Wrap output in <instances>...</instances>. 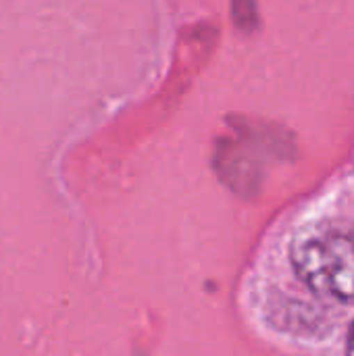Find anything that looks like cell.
Here are the masks:
<instances>
[{
    "label": "cell",
    "instance_id": "obj_1",
    "mask_svg": "<svg viewBox=\"0 0 354 356\" xmlns=\"http://www.w3.org/2000/svg\"><path fill=\"white\" fill-rule=\"evenodd\" d=\"M292 263L313 292L340 302L354 300V232L303 236L292 248Z\"/></svg>",
    "mask_w": 354,
    "mask_h": 356
},
{
    "label": "cell",
    "instance_id": "obj_2",
    "mask_svg": "<svg viewBox=\"0 0 354 356\" xmlns=\"http://www.w3.org/2000/svg\"><path fill=\"white\" fill-rule=\"evenodd\" d=\"M348 356H354V323L351 327V336H348Z\"/></svg>",
    "mask_w": 354,
    "mask_h": 356
}]
</instances>
